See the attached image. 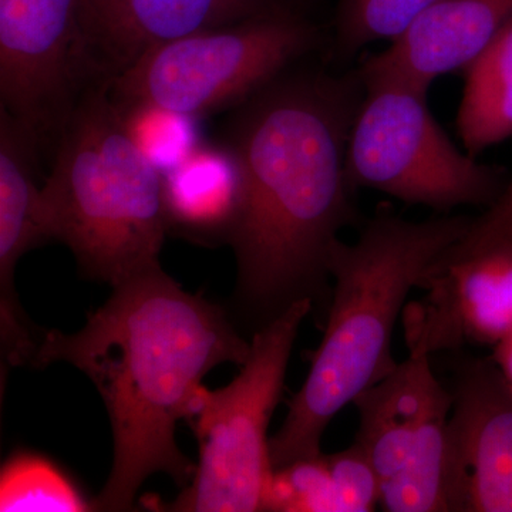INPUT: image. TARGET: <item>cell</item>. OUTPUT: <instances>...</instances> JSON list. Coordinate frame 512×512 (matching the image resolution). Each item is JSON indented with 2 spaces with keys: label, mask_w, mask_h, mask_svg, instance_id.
Returning a JSON list of instances; mask_svg holds the SVG:
<instances>
[{
  "label": "cell",
  "mask_w": 512,
  "mask_h": 512,
  "mask_svg": "<svg viewBox=\"0 0 512 512\" xmlns=\"http://www.w3.org/2000/svg\"><path fill=\"white\" fill-rule=\"evenodd\" d=\"M363 92L359 70H288L228 120L224 141L242 174L231 318L251 336L305 299L323 328L330 248L357 218L346 157Z\"/></svg>",
  "instance_id": "6da1fadb"
},
{
  "label": "cell",
  "mask_w": 512,
  "mask_h": 512,
  "mask_svg": "<svg viewBox=\"0 0 512 512\" xmlns=\"http://www.w3.org/2000/svg\"><path fill=\"white\" fill-rule=\"evenodd\" d=\"M249 350L225 309L185 292L161 265L114 285L76 333L46 329L33 367L82 370L109 413L113 466L93 511L133 510L154 474L191 483L197 466L178 447L177 424L190 417L202 379L224 363L244 365Z\"/></svg>",
  "instance_id": "7a4b0ae2"
},
{
  "label": "cell",
  "mask_w": 512,
  "mask_h": 512,
  "mask_svg": "<svg viewBox=\"0 0 512 512\" xmlns=\"http://www.w3.org/2000/svg\"><path fill=\"white\" fill-rule=\"evenodd\" d=\"M471 221L448 214L409 221L382 208L353 244L336 239L323 338L281 429L269 439L272 467L319 456L330 421L396 369L392 340L410 292Z\"/></svg>",
  "instance_id": "3957f363"
},
{
  "label": "cell",
  "mask_w": 512,
  "mask_h": 512,
  "mask_svg": "<svg viewBox=\"0 0 512 512\" xmlns=\"http://www.w3.org/2000/svg\"><path fill=\"white\" fill-rule=\"evenodd\" d=\"M109 80L64 124L42 197L50 239L86 278L114 286L160 265L168 227L161 171L128 136Z\"/></svg>",
  "instance_id": "277c9868"
},
{
  "label": "cell",
  "mask_w": 512,
  "mask_h": 512,
  "mask_svg": "<svg viewBox=\"0 0 512 512\" xmlns=\"http://www.w3.org/2000/svg\"><path fill=\"white\" fill-rule=\"evenodd\" d=\"M309 299L251 336V350L237 377L218 390L201 387L190 420L198 443L194 477L167 511H264L271 481L268 429L282 393L293 345L303 320L313 315Z\"/></svg>",
  "instance_id": "5b68a950"
},
{
  "label": "cell",
  "mask_w": 512,
  "mask_h": 512,
  "mask_svg": "<svg viewBox=\"0 0 512 512\" xmlns=\"http://www.w3.org/2000/svg\"><path fill=\"white\" fill-rule=\"evenodd\" d=\"M359 73L365 92L346 157L352 190L369 188L443 214L497 200L504 171L451 143L427 106L429 89L366 64Z\"/></svg>",
  "instance_id": "8992f818"
},
{
  "label": "cell",
  "mask_w": 512,
  "mask_h": 512,
  "mask_svg": "<svg viewBox=\"0 0 512 512\" xmlns=\"http://www.w3.org/2000/svg\"><path fill=\"white\" fill-rule=\"evenodd\" d=\"M308 20L278 8L150 47L109 80L117 103H150L185 116L234 110L318 47Z\"/></svg>",
  "instance_id": "52a82bcc"
},
{
  "label": "cell",
  "mask_w": 512,
  "mask_h": 512,
  "mask_svg": "<svg viewBox=\"0 0 512 512\" xmlns=\"http://www.w3.org/2000/svg\"><path fill=\"white\" fill-rule=\"evenodd\" d=\"M110 77L89 0H0V107L40 147L55 146L80 99Z\"/></svg>",
  "instance_id": "ba28073f"
},
{
  "label": "cell",
  "mask_w": 512,
  "mask_h": 512,
  "mask_svg": "<svg viewBox=\"0 0 512 512\" xmlns=\"http://www.w3.org/2000/svg\"><path fill=\"white\" fill-rule=\"evenodd\" d=\"M402 313L409 352L493 348L512 330V229L473 218L421 276Z\"/></svg>",
  "instance_id": "9c48e42d"
},
{
  "label": "cell",
  "mask_w": 512,
  "mask_h": 512,
  "mask_svg": "<svg viewBox=\"0 0 512 512\" xmlns=\"http://www.w3.org/2000/svg\"><path fill=\"white\" fill-rule=\"evenodd\" d=\"M447 429L453 512H512V387L491 357H460Z\"/></svg>",
  "instance_id": "30bf717a"
},
{
  "label": "cell",
  "mask_w": 512,
  "mask_h": 512,
  "mask_svg": "<svg viewBox=\"0 0 512 512\" xmlns=\"http://www.w3.org/2000/svg\"><path fill=\"white\" fill-rule=\"evenodd\" d=\"M42 147L8 110L0 107V352L5 367L35 363L46 329L20 305L15 272L22 256L50 239L36 165Z\"/></svg>",
  "instance_id": "8fae6325"
},
{
  "label": "cell",
  "mask_w": 512,
  "mask_h": 512,
  "mask_svg": "<svg viewBox=\"0 0 512 512\" xmlns=\"http://www.w3.org/2000/svg\"><path fill=\"white\" fill-rule=\"evenodd\" d=\"M352 404L359 413L355 443L365 451L383 487L406 466L427 424L451 410L453 393L434 373L431 356L409 352L389 376Z\"/></svg>",
  "instance_id": "7c38bea8"
},
{
  "label": "cell",
  "mask_w": 512,
  "mask_h": 512,
  "mask_svg": "<svg viewBox=\"0 0 512 512\" xmlns=\"http://www.w3.org/2000/svg\"><path fill=\"white\" fill-rule=\"evenodd\" d=\"M512 20V0H441L366 66L400 74L430 89L464 70Z\"/></svg>",
  "instance_id": "4fadbf2b"
},
{
  "label": "cell",
  "mask_w": 512,
  "mask_h": 512,
  "mask_svg": "<svg viewBox=\"0 0 512 512\" xmlns=\"http://www.w3.org/2000/svg\"><path fill=\"white\" fill-rule=\"evenodd\" d=\"M94 39L111 76L150 47L254 18L274 0H89Z\"/></svg>",
  "instance_id": "5bb4252c"
},
{
  "label": "cell",
  "mask_w": 512,
  "mask_h": 512,
  "mask_svg": "<svg viewBox=\"0 0 512 512\" xmlns=\"http://www.w3.org/2000/svg\"><path fill=\"white\" fill-rule=\"evenodd\" d=\"M168 231L198 244H228L242 204L238 158L225 141H202L161 173Z\"/></svg>",
  "instance_id": "9a60e30c"
},
{
  "label": "cell",
  "mask_w": 512,
  "mask_h": 512,
  "mask_svg": "<svg viewBox=\"0 0 512 512\" xmlns=\"http://www.w3.org/2000/svg\"><path fill=\"white\" fill-rule=\"evenodd\" d=\"M458 136L477 157L512 137V20L466 69Z\"/></svg>",
  "instance_id": "2e32d148"
},
{
  "label": "cell",
  "mask_w": 512,
  "mask_h": 512,
  "mask_svg": "<svg viewBox=\"0 0 512 512\" xmlns=\"http://www.w3.org/2000/svg\"><path fill=\"white\" fill-rule=\"evenodd\" d=\"M0 511H93L76 484L49 458L19 451L0 474Z\"/></svg>",
  "instance_id": "e0dca14e"
},
{
  "label": "cell",
  "mask_w": 512,
  "mask_h": 512,
  "mask_svg": "<svg viewBox=\"0 0 512 512\" xmlns=\"http://www.w3.org/2000/svg\"><path fill=\"white\" fill-rule=\"evenodd\" d=\"M114 103L128 136L161 173L202 143L200 120L195 117L156 104Z\"/></svg>",
  "instance_id": "ac0fdd59"
},
{
  "label": "cell",
  "mask_w": 512,
  "mask_h": 512,
  "mask_svg": "<svg viewBox=\"0 0 512 512\" xmlns=\"http://www.w3.org/2000/svg\"><path fill=\"white\" fill-rule=\"evenodd\" d=\"M439 2L441 0H339L336 52L348 57L379 40L394 42Z\"/></svg>",
  "instance_id": "d6986e66"
},
{
  "label": "cell",
  "mask_w": 512,
  "mask_h": 512,
  "mask_svg": "<svg viewBox=\"0 0 512 512\" xmlns=\"http://www.w3.org/2000/svg\"><path fill=\"white\" fill-rule=\"evenodd\" d=\"M264 511L336 512L326 454L274 468L266 488Z\"/></svg>",
  "instance_id": "ffe728a7"
},
{
  "label": "cell",
  "mask_w": 512,
  "mask_h": 512,
  "mask_svg": "<svg viewBox=\"0 0 512 512\" xmlns=\"http://www.w3.org/2000/svg\"><path fill=\"white\" fill-rule=\"evenodd\" d=\"M335 491L336 512H370L380 504L382 484L365 451L353 441L338 453L326 454Z\"/></svg>",
  "instance_id": "44dd1931"
},
{
  "label": "cell",
  "mask_w": 512,
  "mask_h": 512,
  "mask_svg": "<svg viewBox=\"0 0 512 512\" xmlns=\"http://www.w3.org/2000/svg\"><path fill=\"white\" fill-rule=\"evenodd\" d=\"M491 350V360L512 387V330Z\"/></svg>",
  "instance_id": "7402d4cb"
}]
</instances>
